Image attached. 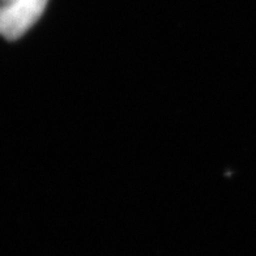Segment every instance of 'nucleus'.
<instances>
[{
  "label": "nucleus",
  "instance_id": "obj_1",
  "mask_svg": "<svg viewBox=\"0 0 256 256\" xmlns=\"http://www.w3.org/2000/svg\"><path fill=\"white\" fill-rule=\"evenodd\" d=\"M48 0H10L0 7V36L17 40L38 21L48 7Z\"/></svg>",
  "mask_w": 256,
  "mask_h": 256
}]
</instances>
